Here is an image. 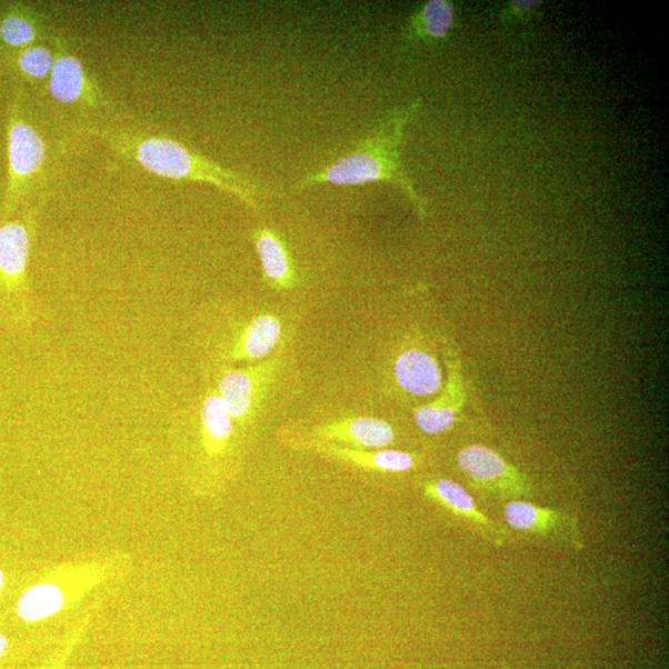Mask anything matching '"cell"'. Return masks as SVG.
<instances>
[{
	"label": "cell",
	"mask_w": 669,
	"mask_h": 669,
	"mask_svg": "<svg viewBox=\"0 0 669 669\" xmlns=\"http://www.w3.org/2000/svg\"><path fill=\"white\" fill-rule=\"evenodd\" d=\"M420 102L397 108L375 129L370 137L361 140L348 156L334 161L291 187L293 191L304 190L318 183H332L338 187L363 186L369 182H388L403 192L412 203L420 220H426L427 201L419 197L413 182L402 164L401 148L406 127L415 120Z\"/></svg>",
	"instance_id": "7a4b0ae2"
},
{
	"label": "cell",
	"mask_w": 669,
	"mask_h": 669,
	"mask_svg": "<svg viewBox=\"0 0 669 669\" xmlns=\"http://www.w3.org/2000/svg\"><path fill=\"white\" fill-rule=\"evenodd\" d=\"M282 337V323L274 316H259L252 319L237 334L230 348L222 353L228 362L261 361L271 353Z\"/></svg>",
	"instance_id": "8fae6325"
},
{
	"label": "cell",
	"mask_w": 669,
	"mask_h": 669,
	"mask_svg": "<svg viewBox=\"0 0 669 669\" xmlns=\"http://www.w3.org/2000/svg\"><path fill=\"white\" fill-rule=\"evenodd\" d=\"M543 4V0H513L503 8L500 19L503 24H513L526 20Z\"/></svg>",
	"instance_id": "44dd1931"
},
{
	"label": "cell",
	"mask_w": 669,
	"mask_h": 669,
	"mask_svg": "<svg viewBox=\"0 0 669 669\" xmlns=\"http://www.w3.org/2000/svg\"><path fill=\"white\" fill-rule=\"evenodd\" d=\"M56 61L53 50L44 42L23 50L12 51V64L16 71L24 80L37 83L49 80Z\"/></svg>",
	"instance_id": "ffe728a7"
},
{
	"label": "cell",
	"mask_w": 669,
	"mask_h": 669,
	"mask_svg": "<svg viewBox=\"0 0 669 669\" xmlns=\"http://www.w3.org/2000/svg\"><path fill=\"white\" fill-rule=\"evenodd\" d=\"M503 518L516 532L581 550L586 547L578 517L549 509L526 500L510 501L503 507Z\"/></svg>",
	"instance_id": "8992f818"
},
{
	"label": "cell",
	"mask_w": 669,
	"mask_h": 669,
	"mask_svg": "<svg viewBox=\"0 0 669 669\" xmlns=\"http://www.w3.org/2000/svg\"><path fill=\"white\" fill-rule=\"evenodd\" d=\"M198 419L204 450L221 455L234 433V423L218 393L212 391L201 399Z\"/></svg>",
	"instance_id": "ac0fdd59"
},
{
	"label": "cell",
	"mask_w": 669,
	"mask_h": 669,
	"mask_svg": "<svg viewBox=\"0 0 669 669\" xmlns=\"http://www.w3.org/2000/svg\"><path fill=\"white\" fill-rule=\"evenodd\" d=\"M3 585H4V575H3V571L0 570V590H2Z\"/></svg>",
	"instance_id": "603a6c76"
},
{
	"label": "cell",
	"mask_w": 669,
	"mask_h": 669,
	"mask_svg": "<svg viewBox=\"0 0 669 669\" xmlns=\"http://www.w3.org/2000/svg\"><path fill=\"white\" fill-rule=\"evenodd\" d=\"M448 379L441 395L427 406L415 411L416 426L428 436L447 433L458 422L467 402L466 382L458 355L447 361Z\"/></svg>",
	"instance_id": "9c48e42d"
},
{
	"label": "cell",
	"mask_w": 669,
	"mask_h": 669,
	"mask_svg": "<svg viewBox=\"0 0 669 669\" xmlns=\"http://www.w3.org/2000/svg\"><path fill=\"white\" fill-rule=\"evenodd\" d=\"M395 379L409 395L427 397L442 388V373L438 361L430 353L409 349L398 356L393 367Z\"/></svg>",
	"instance_id": "9a60e30c"
},
{
	"label": "cell",
	"mask_w": 669,
	"mask_h": 669,
	"mask_svg": "<svg viewBox=\"0 0 669 669\" xmlns=\"http://www.w3.org/2000/svg\"><path fill=\"white\" fill-rule=\"evenodd\" d=\"M456 20L455 3L449 0H429L409 17L403 37L409 44H438L449 38Z\"/></svg>",
	"instance_id": "5bb4252c"
},
{
	"label": "cell",
	"mask_w": 669,
	"mask_h": 669,
	"mask_svg": "<svg viewBox=\"0 0 669 669\" xmlns=\"http://www.w3.org/2000/svg\"><path fill=\"white\" fill-rule=\"evenodd\" d=\"M261 367L221 371L214 392L220 396L233 423L243 425L251 417L262 382Z\"/></svg>",
	"instance_id": "7c38bea8"
},
{
	"label": "cell",
	"mask_w": 669,
	"mask_h": 669,
	"mask_svg": "<svg viewBox=\"0 0 669 669\" xmlns=\"http://www.w3.org/2000/svg\"><path fill=\"white\" fill-rule=\"evenodd\" d=\"M40 204L23 218L0 224V283L10 291H28V266Z\"/></svg>",
	"instance_id": "52a82bcc"
},
{
	"label": "cell",
	"mask_w": 669,
	"mask_h": 669,
	"mask_svg": "<svg viewBox=\"0 0 669 669\" xmlns=\"http://www.w3.org/2000/svg\"><path fill=\"white\" fill-rule=\"evenodd\" d=\"M8 649V640L0 633V658H2Z\"/></svg>",
	"instance_id": "7402d4cb"
},
{
	"label": "cell",
	"mask_w": 669,
	"mask_h": 669,
	"mask_svg": "<svg viewBox=\"0 0 669 669\" xmlns=\"http://www.w3.org/2000/svg\"><path fill=\"white\" fill-rule=\"evenodd\" d=\"M53 67L48 80V90L53 102L62 106L100 110L110 107L103 90L90 74L88 68L61 36L51 37Z\"/></svg>",
	"instance_id": "5b68a950"
},
{
	"label": "cell",
	"mask_w": 669,
	"mask_h": 669,
	"mask_svg": "<svg viewBox=\"0 0 669 669\" xmlns=\"http://www.w3.org/2000/svg\"><path fill=\"white\" fill-rule=\"evenodd\" d=\"M64 606L63 592L53 585H38L23 592L18 601L21 620L37 622L61 611Z\"/></svg>",
	"instance_id": "d6986e66"
},
{
	"label": "cell",
	"mask_w": 669,
	"mask_h": 669,
	"mask_svg": "<svg viewBox=\"0 0 669 669\" xmlns=\"http://www.w3.org/2000/svg\"><path fill=\"white\" fill-rule=\"evenodd\" d=\"M303 445L323 456L347 461L367 470L406 472L417 467V458L411 452L401 450L362 451L342 448L333 442L319 439L307 440Z\"/></svg>",
	"instance_id": "4fadbf2b"
},
{
	"label": "cell",
	"mask_w": 669,
	"mask_h": 669,
	"mask_svg": "<svg viewBox=\"0 0 669 669\" xmlns=\"http://www.w3.org/2000/svg\"><path fill=\"white\" fill-rule=\"evenodd\" d=\"M458 466L472 489L500 500H522L532 493L528 475L489 447L475 445L461 449Z\"/></svg>",
	"instance_id": "277c9868"
},
{
	"label": "cell",
	"mask_w": 669,
	"mask_h": 669,
	"mask_svg": "<svg viewBox=\"0 0 669 669\" xmlns=\"http://www.w3.org/2000/svg\"><path fill=\"white\" fill-rule=\"evenodd\" d=\"M46 38V26L34 8L17 3L0 18V44L12 51L41 44Z\"/></svg>",
	"instance_id": "e0dca14e"
},
{
	"label": "cell",
	"mask_w": 669,
	"mask_h": 669,
	"mask_svg": "<svg viewBox=\"0 0 669 669\" xmlns=\"http://www.w3.org/2000/svg\"><path fill=\"white\" fill-rule=\"evenodd\" d=\"M423 493L429 500L468 522L485 541L498 547L509 541V528L496 523L488 515H485L472 496L458 482L448 479L426 481Z\"/></svg>",
	"instance_id": "ba28073f"
},
{
	"label": "cell",
	"mask_w": 669,
	"mask_h": 669,
	"mask_svg": "<svg viewBox=\"0 0 669 669\" xmlns=\"http://www.w3.org/2000/svg\"><path fill=\"white\" fill-rule=\"evenodd\" d=\"M252 237L266 282L277 290L293 288L297 283V269L280 236L271 229L259 228Z\"/></svg>",
	"instance_id": "2e32d148"
},
{
	"label": "cell",
	"mask_w": 669,
	"mask_h": 669,
	"mask_svg": "<svg viewBox=\"0 0 669 669\" xmlns=\"http://www.w3.org/2000/svg\"><path fill=\"white\" fill-rule=\"evenodd\" d=\"M97 134L126 163L136 164L159 178L210 183L231 193L246 207L259 209L261 188L253 180L193 152L176 139L131 126L103 127Z\"/></svg>",
	"instance_id": "6da1fadb"
},
{
	"label": "cell",
	"mask_w": 669,
	"mask_h": 669,
	"mask_svg": "<svg viewBox=\"0 0 669 669\" xmlns=\"http://www.w3.org/2000/svg\"><path fill=\"white\" fill-rule=\"evenodd\" d=\"M8 186L0 220L6 222L40 180L46 179L48 147L23 110V93L18 91L9 107L7 123Z\"/></svg>",
	"instance_id": "3957f363"
},
{
	"label": "cell",
	"mask_w": 669,
	"mask_h": 669,
	"mask_svg": "<svg viewBox=\"0 0 669 669\" xmlns=\"http://www.w3.org/2000/svg\"><path fill=\"white\" fill-rule=\"evenodd\" d=\"M316 439L343 442L359 449H385L395 441V430L386 420L356 417L338 420L316 429Z\"/></svg>",
	"instance_id": "30bf717a"
}]
</instances>
